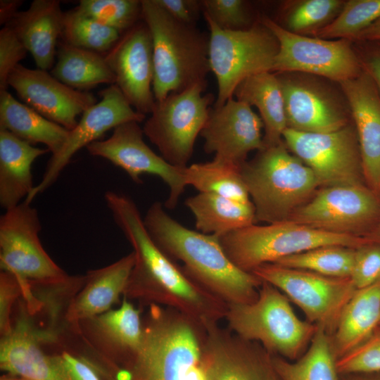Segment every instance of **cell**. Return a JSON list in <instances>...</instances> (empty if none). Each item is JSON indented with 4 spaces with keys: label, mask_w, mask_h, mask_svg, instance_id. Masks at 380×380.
<instances>
[{
    "label": "cell",
    "mask_w": 380,
    "mask_h": 380,
    "mask_svg": "<svg viewBox=\"0 0 380 380\" xmlns=\"http://www.w3.org/2000/svg\"><path fill=\"white\" fill-rule=\"evenodd\" d=\"M136 355L112 380H193L200 369L205 328L180 312L149 305Z\"/></svg>",
    "instance_id": "cell-3"
},
{
    "label": "cell",
    "mask_w": 380,
    "mask_h": 380,
    "mask_svg": "<svg viewBox=\"0 0 380 380\" xmlns=\"http://www.w3.org/2000/svg\"><path fill=\"white\" fill-rule=\"evenodd\" d=\"M340 375L380 373V332L373 334L358 347L336 360Z\"/></svg>",
    "instance_id": "cell-41"
},
{
    "label": "cell",
    "mask_w": 380,
    "mask_h": 380,
    "mask_svg": "<svg viewBox=\"0 0 380 380\" xmlns=\"http://www.w3.org/2000/svg\"><path fill=\"white\" fill-rule=\"evenodd\" d=\"M204 18L218 27L232 31L245 30L253 27L255 20L251 4L244 0H202Z\"/></svg>",
    "instance_id": "cell-40"
},
{
    "label": "cell",
    "mask_w": 380,
    "mask_h": 380,
    "mask_svg": "<svg viewBox=\"0 0 380 380\" xmlns=\"http://www.w3.org/2000/svg\"><path fill=\"white\" fill-rule=\"evenodd\" d=\"M28 51L15 32L8 25L0 30V91L7 90V80Z\"/></svg>",
    "instance_id": "cell-43"
},
{
    "label": "cell",
    "mask_w": 380,
    "mask_h": 380,
    "mask_svg": "<svg viewBox=\"0 0 380 380\" xmlns=\"http://www.w3.org/2000/svg\"><path fill=\"white\" fill-rule=\"evenodd\" d=\"M241 172L256 222L288 220L320 188L312 170L289 151L284 141L258 151L241 165Z\"/></svg>",
    "instance_id": "cell-5"
},
{
    "label": "cell",
    "mask_w": 380,
    "mask_h": 380,
    "mask_svg": "<svg viewBox=\"0 0 380 380\" xmlns=\"http://www.w3.org/2000/svg\"><path fill=\"white\" fill-rule=\"evenodd\" d=\"M262 129V119L251 106L233 97L210 110L200 136L205 153L241 166L251 151L265 147Z\"/></svg>",
    "instance_id": "cell-21"
},
{
    "label": "cell",
    "mask_w": 380,
    "mask_h": 380,
    "mask_svg": "<svg viewBox=\"0 0 380 380\" xmlns=\"http://www.w3.org/2000/svg\"><path fill=\"white\" fill-rule=\"evenodd\" d=\"M380 319V281L357 289L343 308L330 336L336 360L352 351L376 331Z\"/></svg>",
    "instance_id": "cell-28"
},
{
    "label": "cell",
    "mask_w": 380,
    "mask_h": 380,
    "mask_svg": "<svg viewBox=\"0 0 380 380\" xmlns=\"http://www.w3.org/2000/svg\"><path fill=\"white\" fill-rule=\"evenodd\" d=\"M75 8L121 34L142 20L141 0H81Z\"/></svg>",
    "instance_id": "cell-39"
},
{
    "label": "cell",
    "mask_w": 380,
    "mask_h": 380,
    "mask_svg": "<svg viewBox=\"0 0 380 380\" xmlns=\"http://www.w3.org/2000/svg\"><path fill=\"white\" fill-rule=\"evenodd\" d=\"M118 30L89 17L76 8L65 12L63 42L104 55L121 36Z\"/></svg>",
    "instance_id": "cell-37"
},
{
    "label": "cell",
    "mask_w": 380,
    "mask_h": 380,
    "mask_svg": "<svg viewBox=\"0 0 380 380\" xmlns=\"http://www.w3.org/2000/svg\"><path fill=\"white\" fill-rule=\"evenodd\" d=\"M376 330L380 332V319H379V324Z\"/></svg>",
    "instance_id": "cell-53"
},
{
    "label": "cell",
    "mask_w": 380,
    "mask_h": 380,
    "mask_svg": "<svg viewBox=\"0 0 380 380\" xmlns=\"http://www.w3.org/2000/svg\"><path fill=\"white\" fill-rule=\"evenodd\" d=\"M61 355L69 380H101L96 370L83 358L68 350Z\"/></svg>",
    "instance_id": "cell-46"
},
{
    "label": "cell",
    "mask_w": 380,
    "mask_h": 380,
    "mask_svg": "<svg viewBox=\"0 0 380 380\" xmlns=\"http://www.w3.org/2000/svg\"><path fill=\"white\" fill-rule=\"evenodd\" d=\"M99 96L100 101L82 114L76 126L69 130L61 150L51 156L41 181L24 200L26 203H31L37 195L50 187L82 148L99 140L106 132L121 124L144 120L146 115L132 108L116 84L101 90Z\"/></svg>",
    "instance_id": "cell-18"
},
{
    "label": "cell",
    "mask_w": 380,
    "mask_h": 380,
    "mask_svg": "<svg viewBox=\"0 0 380 380\" xmlns=\"http://www.w3.org/2000/svg\"><path fill=\"white\" fill-rule=\"evenodd\" d=\"M78 327L83 342L110 371L127 363L141 344V310L125 298L118 309L82 320Z\"/></svg>",
    "instance_id": "cell-22"
},
{
    "label": "cell",
    "mask_w": 380,
    "mask_h": 380,
    "mask_svg": "<svg viewBox=\"0 0 380 380\" xmlns=\"http://www.w3.org/2000/svg\"><path fill=\"white\" fill-rule=\"evenodd\" d=\"M143 219L156 244L173 260L182 262L185 273L205 289L227 304L257 300L262 281L229 259L219 237L186 228L158 201L150 205Z\"/></svg>",
    "instance_id": "cell-2"
},
{
    "label": "cell",
    "mask_w": 380,
    "mask_h": 380,
    "mask_svg": "<svg viewBox=\"0 0 380 380\" xmlns=\"http://www.w3.org/2000/svg\"><path fill=\"white\" fill-rule=\"evenodd\" d=\"M358 57L363 69L369 74L380 91V51Z\"/></svg>",
    "instance_id": "cell-47"
},
{
    "label": "cell",
    "mask_w": 380,
    "mask_h": 380,
    "mask_svg": "<svg viewBox=\"0 0 380 380\" xmlns=\"http://www.w3.org/2000/svg\"><path fill=\"white\" fill-rule=\"evenodd\" d=\"M41 229L37 209L25 201L6 210L0 218V267L18 279L31 315L43 305L31 284H57L69 277L43 248L39 237Z\"/></svg>",
    "instance_id": "cell-8"
},
{
    "label": "cell",
    "mask_w": 380,
    "mask_h": 380,
    "mask_svg": "<svg viewBox=\"0 0 380 380\" xmlns=\"http://www.w3.org/2000/svg\"><path fill=\"white\" fill-rule=\"evenodd\" d=\"M283 141L315 174L320 188L365 184L360 146L353 123L330 132L287 128Z\"/></svg>",
    "instance_id": "cell-13"
},
{
    "label": "cell",
    "mask_w": 380,
    "mask_h": 380,
    "mask_svg": "<svg viewBox=\"0 0 380 380\" xmlns=\"http://www.w3.org/2000/svg\"><path fill=\"white\" fill-rule=\"evenodd\" d=\"M48 152L0 128V205L5 210L19 205L32 191V164Z\"/></svg>",
    "instance_id": "cell-27"
},
{
    "label": "cell",
    "mask_w": 380,
    "mask_h": 380,
    "mask_svg": "<svg viewBox=\"0 0 380 380\" xmlns=\"http://www.w3.org/2000/svg\"><path fill=\"white\" fill-rule=\"evenodd\" d=\"M104 199L135 255L124 298L175 310L202 327L224 319L227 303L191 279L156 244L134 201L113 191H106Z\"/></svg>",
    "instance_id": "cell-1"
},
{
    "label": "cell",
    "mask_w": 380,
    "mask_h": 380,
    "mask_svg": "<svg viewBox=\"0 0 380 380\" xmlns=\"http://www.w3.org/2000/svg\"><path fill=\"white\" fill-rule=\"evenodd\" d=\"M115 77V84L138 113H151L156 104L153 46L150 32L141 20L123 32L104 54Z\"/></svg>",
    "instance_id": "cell-19"
},
{
    "label": "cell",
    "mask_w": 380,
    "mask_h": 380,
    "mask_svg": "<svg viewBox=\"0 0 380 380\" xmlns=\"http://www.w3.org/2000/svg\"><path fill=\"white\" fill-rule=\"evenodd\" d=\"M135 262L134 252L102 268L87 272L82 288L70 298L64 318L80 334V322L111 309L123 295Z\"/></svg>",
    "instance_id": "cell-25"
},
{
    "label": "cell",
    "mask_w": 380,
    "mask_h": 380,
    "mask_svg": "<svg viewBox=\"0 0 380 380\" xmlns=\"http://www.w3.org/2000/svg\"><path fill=\"white\" fill-rule=\"evenodd\" d=\"M7 85L28 106L68 130L76 126L78 115L97 103L92 94L67 86L47 70L21 64L10 74Z\"/></svg>",
    "instance_id": "cell-20"
},
{
    "label": "cell",
    "mask_w": 380,
    "mask_h": 380,
    "mask_svg": "<svg viewBox=\"0 0 380 380\" xmlns=\"http://www.w3.org/2000/svg\"><path fill=\"white\" fill-rule=\"evenodd\" d=\"M56 56L51 74L74 89L81 91L101 84H115V75L103 54L62 42Z\"/></svg>",
    "instance_id": "cell-32"
},
{
    "label": "cell",
    "mask_w": 380,
    "mask_h": 380,
    "mask_svg": "<svg viewBox=\"0 0 380 380\" xmlns=\"http://www.w3.org/2000/svg\"><path fill=\"white\" fill-rule=\"evenodd\" d=\"M349 106L361 154L366 184L380 195V94L363 69L355 78L338 83Z\"/></svg>",
    "instance_id": "cell-23"
},
{
    "label": "cell",
    "mask_w": 380,
    "mask_h": 380,
    "mask_svg": "<svg viewBox=\"0 0 380 380\" xmlns=\"http://www.w3.org/2000/svg\"><path fill=\"white\" fill-rule=\"evenodd\" d=\"M20 0H1L0 1V24L7 25L19 12L18 8L22 5Z\"/></svg>",
    "instance_id": "cell-48"
},
{
    "label": "cell",
    "mask_w": 380,
    "mask_h": 380,
    "mask_svg": "<svg viewBox=\"0 0 380 380\" xmlns=\"http://www.w3.org/2000/svg\"><path fill=\"white\" fill-rule=\"evenodd\" d=\"M356 41H380V18L363 30L355 42Z\"/></svg>",
    "instance_id": "cell-49"
},
{
    "label": "cell",
    "mask_w": 380,
    "mask_h": 380,
    "mask_svg": "<svg viewBox=\"0 0 380 380\" xmlns=\"http://www.w3.org/2000/svg\"><path fill=\"white\" fill-rule=\"evenodd\" d=\"M284 101L287 128L326 133L350 122L351 113L343 95L337 94L319 76L300 72H275Z\"/></svg>",
    "instance_id": "cell-15"
},
{
    "label": "cell",
    "mask_w": 380,
    "mask_h": 380,
    "mask_svg": "<svg viewBox=\"0 0 380 380\" xmlns=\"http://www.w3.org/2000/svg\"><path fill=\"white\" fill-rule=\"evenodd\" d=\"M22 296V289L16 277L11 273L1 271L0 274V333L1 336L12 329L11 320L13 303Z\"/></svg>",
    "instance_id": "cell-44"
},
{
    "label": "cell",
    "mask_w": 380,
    "mask_h": 380,
    "mask_svg": "<svg viewBox=\"0 0 380 380\" xmlns=\"http://www.w3.org/2000/svg\"><path fill=\"white\" fill-rule=\"evenodd\" d=\"M259 20L279 42L273 72L309 74L338 84L356 77L363 70L350 40L300 35L286 30L267 15H260Z\"/></svg>",
    "instance_id": "cell-12"
},
{
    "label": "cell",
    "mask_w": 380,
    "mask_h": 380,
    "mask_svg": "<svg viewBox=\"0 0 380 380\" xmlns=\"http://www.w3.org/2000/svg\"><path fill=\"white\" fill-rule=\"evenodd\" d=\"M380 18V0L346 1L338 16L313 36L324 39H346L354 42L357 36Z\"/></svg>",
    "instance_id": "cell-38"
},
{
    "label": "cell",
    "mask_w": 380,
    "mask_h": 380,
    "mask_svg": "<svg viewBox=\"0 0 380 380\" xmlns=\"http://www.w3.org/2000/svg\"><path fill=\"white\" fill-rule=\"evenodd\" d=\"M356 249L338 246H322L284 257L272 263L331 277L347 278L352 273Z\"/></svg>",
    "instance_id": "cell-36"
},
{
    "label": "cell",
    "mask_w": 380,
    "mask_h": 380,
    "mask_svg": "<svg viewBox=\"0 0 380 380\" xmlns=\"http://www.w3.org/2000/svg\"><path fill=\"white\" fill-rule=\"evenodd\" d=\"M233 97L258 110L264 125L265 147L283 142L287 124L282 91L275 72H263L244 79L235 89Z\"/></svg>",
    "instance_id": "cell-29"
},
{
    "label": "cell",
    "mask_w": 380,
    "mask_h": 380,
    "mask_svg": "<svg viewBox=\"0 0 380 380\" xmlns=\"http://www.w3.org/2000/svg\"><path fill=\"white\" fill-rule=\"evenodd\" d=\"M173 18L188 25H196L202 6L196 0H156Z\"/></svg>",
    "instance_id": "cell-45"
},
{
    "label": "cell",
    "mask_w": 380,
    "mask_h": 380,
    "mask_svg": "<svg viewBox=\"0 0 380 380\" xmlns=\"http://www.w3.org/2000/svg\"><path fill=\"white\" fill-rule=\"evenodd\" d=\"M41 343L37 329L25 316L19 317L1 336V370L27 380H69L61 355L45 353Z\"/></svg>",
    "instance_id": "cell-24"
},
{
    "label": "cell",
    "mask_w": 380,
    "mask_h": 380,
    "mask_svg": "<svg viewBox=\"0 0 380 380\" xmlns=\"http://www.w3.org/2000/svg\"><path fill=\"white\" fill-rule=\"evenodd\" d=\"M185 204L194 216L196 229L203 234L220 237L256 222L251 201L199 192L188 198Z\"/></svg>",
    "instance_id": "cell-31"
},
{
    "label": "cell",
    "mask_w": 380,
    "mask_h": 380,
    "mask_svg": "<svg viewBox=\"0 0 380 380\" xmlns=\"http://www.w3.org/2000/svg\"><path fill=\"white\" fill-rule=\"evenodd\" d=\"M377 230L376 232L373 234V236L379 241L380 243V220L379 222L377 225Z\"/></svg>",
    "instance_id": "cell-52"
},
{
    "label": "cell",
    "mask_w": 380,
    "mask_h": 380,
    "mask_svg": "<svg viewBox=\"0 0 380 380\" xmlns=\"http://www.w3.org/2000/svg\"><path fill=\"white\" fill-rule=\"evenodd\" d=\"M251 273L277 287L302 310L308 322L324 329L330 336L357 290L350 277H331L275 263L263 264Z\"/></svg>",
    "instance_id": "cell-11"
},
{
    "label": "cell",
    "mask_w": 380,
    "mask_h": 380,
    "mask_svg": "<svg viewBox=\"0 0 380 380\" xmlns=\"http://www.w3.org/2000/svg\"><path fill=\"white\" fill-rule=\"evenodd\" d=\"M139 122L130 121L113 129L109 138L98 140L86 148L93 156L108 160L125 170L137 184L144 174L160 177L169 187L165 206L172 209L187 186L185 168L174 166L157 155L143 139L144 132Z\"/></svg>",
    "instance_id": "cell-16"
},
{
    "label": "cell",
    "mask_w": 380,
    "mask_h": 380,
    "mask_svg": "<svg viewBox=\"0 0 380 380\" xmlns=\"http://www.w3.org/2000/svg\"><path fill=\"white\" fill-rule=\"evenodd\" d=\"M207 84H197L156 101L144 122V134L170 164L186 167L196 138L204 127L214 96L203 94Z\"/></svg>",
    "instance_id": "cell-10"
},
{
    "label": "cell",
    "mask_w": 380,
    "mask_h": 380,
    "mask_svg": "<svg viewBox=\"0 0 380 380\" xmlns=\"http://www.w3.org/2000/svg\"><path fill=\"white\" fill-rule=\"evenodd\" d=\"M350 279L357 289L380 281V243H369L355 250Z\"/></svg>",
    "instance_id": "cell-42"
},
{
    "label": "cell",
    "mask_w": 380,
    "mask_h": 380,
    "mask_svg": "<svg viewBox=\"0 0 380 380\" xmlns=\"http://www.w3.org/2000/svg\"><path fill=\"white\" fill-rule=\"evenodd\" d=\"M380 220L379 196L367 184L320 188L288 220L329 232L372 236Z\"/></svg>",
    "instance_id": "cell-14"
},
{
    "label": "cell",
    "mask_w": 380,
    "mask_h": 380,
    "mask_svg": "<svg viewBox=\"0 0 380 380\" xmlns=\"http://www.w3.org/2000/svg\"><path fill=\"white\" fill-rule=\"evenodd\" d=\"M272 356L280 380H341L330 336L317 327L303 355L295 361Z\"/></svg>",
    "instance_id": "cell-33"
},
{
    "label": "cell",
    "mask_w": 380,
    "mask_h": 380,
    "mask_svg": "<svg viewBox=\"0 0 380 380\" xmlns=\"http://www.w3.org/2000/svg\"><path fill=\"white\" fill-rule=\"evenodd\" d=\"M205 20L210 31L209 65L217 84L213 107H218L233 98L235 89L244 79L272 72L279 42L259 18L251 28L239 31L222 30Z\"/></svg>",
    "instance_id": "cell-9"
},
{
    "label": "cell",
    "mask_w": 380,
    "mask_h": 380,
    "mask_svg": "<svg viewBox=\"0 0 380 380\" xmlns=\"http://www.w3.org/2000/svg\"><path fill=\"white\" fill-rule=\"evenodd\" d=\"M200 367L204 380H280L272 356L220 323L205 327Z\"/></svg>",
    "instance_id": "cell-17"
},
{
    "label": "cell",
    "mask_w": 380,
    "mask_h": 380,
    "mask_svg": "<svg viewBox=\"0 0 380 380\" xmlns=\"http://www.w3.org/2000/svg\"><path fill=\"white\" fill-rule=\"evenodd\" d=\"M341 376L342 380H380V373L347 374Z\"/></svg>",
    "instance_id": "cell-50"
},
{
    "label": "cell",
    "mask_w": 380,
    "mask_h": 380,
    "mask_svg": "<svg viewBox=\"0 0 380 380\" xmlns=\"http://www.w3.org/2000/svg\"><path fill=\"white\" fill-rule=\"evenodd\" d=\"M229 259L239 269L255 268L291 255L322 246L359 248L378 243L372 236L329 232L290 220L265 225L253 224L219 237Z\"/></svg>",
    "instance_id": "cell-7"
},
{
    "label": "cell",
    "mask_w": 380,
    "mask_h": 380,
    "mask_svg": "<svg viewBox=\"0 0 380 380\" xmlns=\"http://www.w3.org/2000/svg\"><path fill=\"white\" fill-rule=\"evenodd\" d=\"M0 380H27V379L22 378V377L20 379H18V378L11 377L8 376H2Z\"/></svg>",
    "instance_id": "cell-51"
},
{
    "label": "cell",
    "mask_w": 380,
    "mask_h": 380,
    "mask_svg": "<svg viewBox=\"0 0 380 380\" xmlns=\"http://www.w3.org/2000/svg\"><path fill=\"white\" fill-rule=\"evenodd\" d=\"M290 302L277 287L262 281L255 302L228 304L227 328L260 343L272 355L295 361L308 349L317 327L300 319Z\"/></svg>",
    "instance_id": "cell-6"
},
{
    "label": "cell",
    "mask_w": 380,
    "mask_h": 380,
    "mask_svg": "<svg viewBox=\"0 0 380 380\" xmlns=\"http://www.w3.org/2000/svg\"><path fill=\"white\" fill-rule=\"evenodd\" d=\"M65 13L57 0H34L6 25L15 32L38 69L53 67L58 37H61Z\"/></svg>",
    "instance_id": "cell-26"
},
{
    "label": "cell",
    "mask_w": 380,
    "mask_h": 380,
    "mask_svg": "<svg viewBox=\"0 0 380 380\" xmlns=\"http://www.w3.org/2000/svg\"><path fill=\"white\" fill-rule=\"evenodd\" d=\"M141 18L152 40L156 101L197 84H207L209 36L196 25L173 18L156 0H141Z\"/></svg>",
    "instance_id": "cell-4"
},
{
    "label": "cell",
    "mask_w": 380,
    "mask_h": 380,
    "mask_svg": "<svg viewBox=\"0 0 380 380\" xmlns=\"http://www.w3.org/2000/svg\"><path fill=\"white\" fill-rule=\"evenodd\" d=\"M187 185L199 192L212 193L241 202L251 201L241 166L214 158L185 168Z\"/></svg>",
    "instance_id": "cell-34"
},
{
    "label": "cell",
    "mask_w": 380,
    "mask_h": 380,
    "mask_svg": "<svg viewBox=\"0 0 380 380\" xmlns=\"http://www.w3.org/2000/svg\"><path fill=\"white\" fill-rule=\"evenodd\" d=\"M346 1L300 0L286 2L281 8V23L286 30L313 36L341 13Z\"/></svg>",
    "instance_id": "cell-35"
},
{
    "label": "cell",
    "mask_w": 380,
    "mask_h": 380,
    "mask_svg": "<svg viewBox=\"0 0 380 380\" xmlns=\"http://www.w3.org/2000/svg\"><path fill=\"white\" fill-rule=\"evenodd\" d=\"M0 128L32 145L44 144L52 155L61 150L69 133L68 129L18 101L7 90L0 91Z\"/></svg>",
    "instance_id": "cell-30"
}]
</instances>
